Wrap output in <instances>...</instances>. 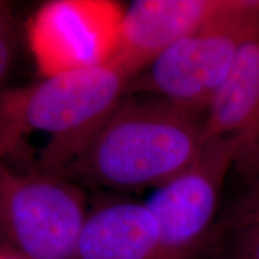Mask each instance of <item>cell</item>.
<instances>
[{
  "mask_svg": "<svg viewBox=\"0 0 259 259\" xmlns=\"http://www.w3.org/2000/svg\"><path fill=\"white\" fill-rule=\"evenodd\" d=\"M88 212L69 178L0 167V240L22 259H79Z\"/></svg>",
  "mask_w": 259,
  "mask_h": 259,
  "instance_id": "cell-4",
  "label": "cell"
},
{
  "mask_svg": "<svg viewBox=\"0 0 259 259\" xmlns=\"http://www.w3.org/2000/svg\"><path fill=\"white\" fill-rule=\"evenodd\" d=\"M158 226L145 203L114 202L88 212L79 259H156Z\"/></svg>",
  "mask_w": 259,
  "mask_h": 259,
  "instance_id": "cell-9",
  "label": "cell"
},
{
  "mask_svg": "<svg viewBox=\"0 0 259 259\" xmlns=\"http://www.w3.org/2000/svg\"><path fill=\"white\" fill-rule=\"evenodd\" d=\"M122 10L101 0H60L42 6L31 19L29 41L44 77L109 63Z\"/></svg>",
  "mask_w": 259,
  "mask_h": 259,
  "instance_id": "cell-6",
  "label": "cell"
},
{
  "mask_svg": "<svg viewBox=\"0 0 259 259\" xmlns=\"http://www.w3.org/2000/svg\"><path fill=\"white\" fill-rule=\"evenodd\" d=\"M238 218H259V193H255L241 209Z\"/></svg>",
  "mask_w": 259,
  "mask_h": 259,
  "instance_id": "cell-12",
  "label": "cell"
},
{
  "mask_svg": "<svg viewBox=\"0 0 259 259\" xmlns=\"http://www.w3.org/2000/svg\"><path fill=\"white\" fill-rule=\"evenodd\" d=\"M0 259H22L18 254H16L8 246H0Z\"/></svg>",
  "mask_w": 259,
  "mask_h": 259,
  "instance_id": "cell-13",
  "label": "cell"
},
{
  "mask_svg": "<svg viewBox=\"0 0 259 259\" xmlns=\"http://www.w3.org/2000/svg\"><path fill=\"white\" fill-rule=\"evenodd\" d=\"M17 27L8 3L0 2V84L14 63L17 47Z\"/></svg>",
  "mask_w": 259,
  "mask_h": 259,
  "instance_id": "cell-10",
  "label": "cell"
},
{
  "mask_svg": "<svg viewBox=\"0 0 259 259\" xmlns=\"http://www.w3.org/2000/svg\"><path fill=\"white\" fill-rule=\"evenodd\" d=\"M238 158L234 139H210L189 167L157 187L145 203L160 233L156 259H194L209 234L226 178Z\"/></svg>",
  "mask_w": 259,
  "mask_h": 259,
  "instance_id": "cell-5",
  "label": "cell"
},
{
  "mask_svg": "<svg viewBox=\"0 0 259 259\" xmlns=\"http://www.w3.org/2000/svg\"><path fill=\"white\" fill-rule=\"evenodd\" d=\"M259 36V0L232 10L191 32L130 80L127 93L206 109L231 72L241 47Z\"/></svg>",
  "mask_w": 259,
  "mask_h": 259,
  "instance_id": "cell-3",
  "label": "cell"
},
{
  "mask_svg": "<svg viewBox=\"0 0 259 259\" xmlns=\"http://www.w3.org/2000/svg\"><path fill=\"white\" fill-rule=\"evenodd\" d=\"M130 80L107 63L2 93L0 158H12L21 170L65 177Z\"/></svg>",
  "mask_w": 259,
  "mask_h": 259,
  "instance_id": "cell-1",
  "label": "cell"
},
{
  "mask_svg": "<svg viewBox=\"0 0 259 259\" xmlns=\"http://www.w3.org/2000/svg\"><path fill=\"white\" fill-rule=\"evenodd\" d=\"M239 0H136L122 10L109 63L135 78L171 45L202 28Z\"/></svg>",
  "mask_w": 259,
  "mask_h": 259,
  "instance_id": "cell-7",
  "label": "cell"
},
{
  "mask_svg": "<svg viewBox=\"0 0 259 259\" xmlns=\"http://www.w3.org/2000/svg\"><path fill=\"white\" fill-rule=\"evenodd\" d=\"M232 259H259V218H236Z\"/></svg>",
  "mask_w": 259,
  "mask_h": 259,
  "instance_id": "cell-11",
  "label": "cell"
},
{
  "mask_svg": "<svg viewBox=\"0 0 259 259\" xmlns=\"http://www.w3.org/2000/svg\"><path fill=\"white\" fill-rule=\"evenodd\" d=\"M220 137L236 142L238 163L259 166V36L241 47L206 108L204 143Z\"/></svg>",
  "mask_w": 259,
  "mask_h": 259,
  "instance_id": "cell-8",
  "label": "cell"
},
{
  "mask_svg": "<svg viewBox=\"0 0 259 259\" xmlns=\"http://www.w3.org/2000/svg\"><path fill=\"white\" fill-rule=\"evenodd\" d=\"M206 109L156 96H124L65 178L115 190L161 186L189 167L204 143Z\"/></svg>",
  "mask_w": 259,
  "mask_h": 259,
  "instance_id": "cell-2",
  "label": "cell"
}]
</instances>
